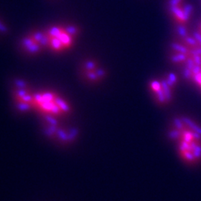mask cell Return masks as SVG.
<instances>
[{
  "label": "cell",
  "instance_id": "obj_2",
  "mask_svg": "<svg viewBox=\"0 0 201 201\" xmlns=\"http://www.w3.org/2000/svg\"><path fill=\"white\" fill-rule=\"evenodd\" d=\"M167 134L182 162L188 165L201 162L200 122L189 116L178 115L169 122Z\"/></svg>",
  "mask_w": 201,
  "mask_h": 201
},
{
  "label": "cell",
  "instance_id": "obj_9",
  "mask_svg": "<svg viewBox=\"0 0 201 201\" xmlns=\"http://www.w3.org/2000/svg\"><path fill=\"white\" fill-rule=\"evenodd\" d=\"M80 77L87 84L98 85L106 79L107 72L105 67L95 58L83 60L79 67Z\"/></svg>",
  "mask_w": 201,
  "mask_h": 201
},
{
  "label": "cell",
  "instance_id": "obj_7",
  "mask_svg": "<svg viewBox=\"0 0 201 201\" xmlns=\"http://www.w3.org/2000/svg\"><path fill=\"white\" fill-rule=\"evenodd\" d=\"M13 107L19 113H26L34 110L35 92L26 81L15 80L11 87Z\"/></svg>",
  "mask_w": 201,
  "mask_h": 201
},
{
  "label": "cell",
  "instance_id": "obj_6",
  "mask_svg": "<svg viewBox=\"0 0 201 201\" xmlns=\"http://www.w3.org/2000/svg\"><path fill=\"white\" fill-rule=\"evenodd\" d=\"M43 131L49 139L60 144L73 142L78 136V130L62 123V119L41 118Z\"/></svg>",
  "mask_w": 201,
  "mask_h": 201
},
{
  "label": "cell",
  "instance_id": "obj_10",
  "mask_svg": "<svg viewBox=\"0 0 201 201\" xmlns=\"http://www.w3.org/2000/svg\"><path fill=\"white\" fill-rule=\"evenodd\" d=\"M196 33H197V35L199 36V37L201 38V22H200V24H199L198 25V28H197V30L195 31Z\"/></svg>",
  "mask_w": 201,
  "mask_h": 201
},
{
  "label": "cell",
  "instance_id": "obj_11",
  "mask_svg": "<svg viewBox=\"0 0 201 201\" xmlns=\"http://www.w3.org/2000/svg\"><path fill=\"white\" fill-rule=\"evenodd\" d=\"M177 1H182V0H177Z\"/></svg>",
  "mask_w": 201,
  "mask_h": 201
},
{
  "label": "cell",
  "instance_id": "obj_1",
  "mask_svg": "<svg viewBox=\"0 0 201 201\" xmlns=\"http://www.w3.org/2000/svg\"><path fill=\"white\" fill-rule=\"evenodd\" d=\"M168 59L201 94V38L187 28H177L168 46Z\"/></svg>",
  "mask_w": 201,
  "mask_h": 201
},
{
  "label": "cell",
  "instance_id": "obj_8",
  "mask_svg": "<svg viewBox=\"0 0 201 201\" xmlns=\"http://www.w3.org/2000/svg\"><path fill=\"white\" fill-rule=\"evenodd\" d=\"M19 49L26 56H37L47 50L45 30H33L21 37Z\"/></svg>",
  "mask_w": 201,
  "mask_h": 201
},
{
  "label": "cell",
  "instance_id": "obj_3",
  "mask_svg": "<svg viewBox=\"0 0 201 201\" xmlns=\"http://www.w3.org/2000/svg\"><path fill=\"white\" fill-rule=\"evenodd\" d=\"M34 110L41 118L63 119L72 113V107L66 98L53 90L35 92Z\"/></svg>",
  "mask_w": 201,
  "mask_h": 201
},
{
  "label": "cell",
  "instance_id": "obj_5",
  "mask_svg": "<svg viewBox=\"0 0 201 201\" xmlns=\"http://www.w3.org/2000/svg\"><path fill=\"white\" fill-rule=\"evenodd\" d=\"M179 83L178 74L168 72L149 80L148 90L154 103L159 107H167L173 102Z\"/></svg>",
  "mask_w": 201,
  "mask_h": 201
},
{
  "label": "cell",
  "instance_id": "obj_4",
  "mask_svg": "<svg viewBox=\"0 0 201 201\" xmlns=\"http://www.w3.org/2000/svg\"><path fill=\"white\" fill-rule=\"evenodd\" d=\"M47 50L56 54L71 50L79 37L78 28L73 25L59 24L50 25L45 29Z\"/></svg>",
  "mask_w": 201,
  "mask_h": 201
}]
</instances>
